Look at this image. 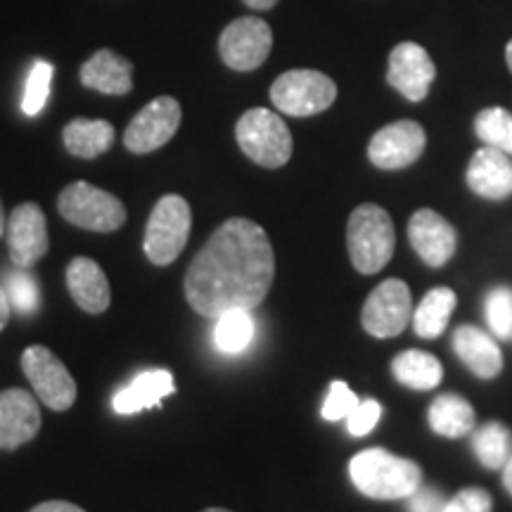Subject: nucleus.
<instances>
[{
    "instance_id": "obj_1",
    "label": "nucleus",
    "mask_w": 512,
    "mask_h": 512,
    "mask_svg": "<svg viewBox=\"0 0 512 512\" xmlns=\"http://www.w3.org/2000/svg\"><path fill=\"white\" fill-rule=\"evenodd\" d=\"M273 278L275 254L266 230L235 216L221 223L192 259L183 283L185 299L204 318L252 311L268 297Z\"/></svg>"
},
{
    "instance_id": "obj_2",
    "label": "nucleus",
    "mask_w": 512,
    "mask_h": 512,
    "mask_svg": "<svg viewBox=\"0 0 512 512\" xmlns=\"http://www.w3.org/2000/svg\"><path fill=\"white\" fill-rule=\"evenodd\" d=\"M349 477L363 496L375 501H401L422 484V470L415 460L394 456L384 448L356 453L349 463Z\"/></svg>"
},
{
    "instance_id": "obj_3",
    "label": "nucleus",
    "mask_w": 512,
    "mask_h": 512,
    "mask_svg": "<svg viewBox=\"0 0 512 512\" xmlns=\"http://www.w3.org/2000/svg\"><path fill=\"white\" fill-rule=\"evenodd\" d=\"M347 247L358 273L373 275L392 259L396 233L392 216L377 204H361L351 211L347 223Z\"/></svg>"
},
{
    "instance_id": "obj_4",
    "label": "nucleus",
    "mask_w": 512,
    "mask_h": 512,
    "mask_svg": "<svg viewBox=\"0 0 512 512\" xmlns=\"http://www.w3.org/2000/svg\"><path fill=\"white\" fill-rule=\"evenodd\" d=\"M235 138H238L240 150L245 157L264 169H280L290 162L294 143L292 133L280 114L266 107H254L247 110L238 119L235 126Z\"/></svg>"
},
{
    "instance_id": "obj_5",
    "label": "nucleus",
    "mask_w": 512,
    "mask_h": 512,
    "mask_svg": "<svg viewBox=\"0 0 512 512\" xmlns=\"http://www.w3.org/2000/svg\"><path fill=\"white\" fill-rule=\"evenodd\" d=\"M57 211L67 223L93 233H114L126 223L124 202L86 181L69 183L60 192Z\"/></svg>"
},
{
    "instance_id": "obj_6",
    "label": "nucleus",
    "mask_w": 512,
    "mask_h": 512,
    "mask_svg": "<svg viewBox=\"0 0 512 512\" xmlns=\"http://www.w3.org/2000/svg\"><path fill=\"white\" fill-rule=\"evenodd\" d=\"M192 209L181 195H164L152 209L145 228V256L155 266H169L188 245Z\"/></svg>"
},
{
    "instance_id": "obj_7",
    "label": "nucleus",
    "mask_w": 512,
    "mask_h": 512,
    "mask_svg": "<svg viewBox=\"0 0 512 512\" xmlns=\"http://www.w3.org/2000/svg\"><path fill=\"white\" fill-rule=\"evenodd\" d=\"M271 100L287 117H313L335 105L337 83L316 69H290L273 81Z\"/></svg>"
},
{
    "instance_id": "obj_8",
    "label": "nucleus",
    "mask_w": 512,
    "mask_h": 512,
    "mask_svg": "<svg viewBox=\"0 0 512 512\" xmlns=\"http://www.w3.org/2000/svg\"><path fill=\"white\" fill-rule=\"evenodd\" d=\"M22 370L34 394L53 411H69L76 401V382L53 351L43 344L27 347L22 354Z\"/></svg>"
},
{
    "instance_id": "obj_9",
    "label": "nucleus",
    "mask_w": 512,
    "mask_h": 512,
    "mask_svg": "<svg viewBox=\"0 0 512 512\" xmlns=\"http://www.w3.org/2000/svg\"><path fill=\"white\" fill-rule=\"evenodd\" d=\"M273 31L261 17H238L221 31L219 53L233 72H254L268 60Z\"/></svg>"
},
{
    "instance_id": "obj_10",
    "label": "nucleus",
    "mask_w": 512,
    "mask_h": 512,
    "mask_svg": "<svg viewBox=\"0 0 512 512\" xmlns=\"http://www.w3.org/2000/svg\"><path fill=\"white\" fill-rule=\"evenodd\" d=\"M413 320V297L411 287L399 278L384 280L370 292L363 304L361 323L368 335L380 339L399 337L406 325Z\"/></svg>"
},
{
    "instance_id": "obj_11",
    "label": "nucleus",
    "mask_w": 512,
    "mask_h": 512,
    "mask_svg": "<svg viewBox=\"0 0 512 512\" xmlns=\"http://www.w3.org/2000/svg\"><path fill=\"white\" fill-rule=\"evenodd\" d=\"M181 102L171 95H159L140 110L126 126L124 145L133 155H150L176 136L181 126Z\"/></svg>"
},
{
    "instance_id": "obj_12",
    "label": "nucleus",
    "mask_w": 512,
    "mask_h": 512,
    "mask_svg": "<svg viewBox=\"0 0 512 512\" xmlns=\"http://www.w3.org/2000/svg\"><path fill=\"white\" fill-rule=\"evenodd\" d=\"M5 238H8L10 261L15 268L29 271L43 256L48 254V221L43 209L34 202H24L12 209L5 226Z\"/></svg>"
},
{
    "instance_id": "obj_13",
    "label": "nucleus",
    "mask_w": 512,
    "mask_h": 512,
    "mask_svg": "<svg viewBox=\"0 0 512 512\" xmlns=\"http://www.w3.org/2000/svg\"><path fill=\"white\" fill-rule=\"evenodd\" d=\"M427 136L418 121L401 119L380 128L368 145V159L377 169L399 171L415 164L425 152Z\"/></svg>"
},
{
    "instance_id": "obj_14",
    "label": "nucleus",
    "mask_w": 512,
    "mask_h": 512,
    "mask_svg": "<svg viewBox=\"0 0 512 512\" xmlns=\"http://www.w3.org/2000/svg\"><path fill=\"white\" fill-rule=\"evenodd\" d=\"M434 79H437V67H434L430 53L418 43L403 41L389 53L387 81L406 100H425Z\"/></svg>"
},
{
    "instance_id": "obj_15",
    "label": "nucleus",
    "mask_w": 512,
    "mask_h": 512,
    "mask_svg": "<svg viewBox=\"0 0 512 512\" xmlns=\"http://www.w3.org/2000/svg\"><path fill=\"white\" fill-rule=\"evenodd\" d=\"M408 240L422 261L432 268L446 266L458 247L456 228L434 209H418L408 223Z\"/></svg>"
},
{
    "instance_id": "obj_16",
    "label": "nucleus",
    "mask_w": 512,
    "mask_h": 512,
    "mask_svg": "<svg viewBox=\"0 0 512 512\" xmlns=\"http://www.w3.org/2000/svg\"><path fill=\"white\" fill-rule=\"evenodd\" d=\"M41 432V408L27 389L0 392V451H15Z\"/></svg>"
},
{
    "instance_id": "obj_17",
    "label": "nucleus",
    "mask_w": 512,
    "mask_h": 512,
    "mask_svg": "<svg viewBox=\"0 0 512 512\" xmlns=\"http://www.w3.org/2000/svg\"><path fill=\"white\" fill-rule=\"evenodd\" d=\"M467 185L484 200H508L512 195V157L489 145L477 150L467 166Z\"/></svg>"
},
{
    "instance_id": "obj_18",
    "label": "nucleus",
    "mask_w": 512,
    "mask_h": 512,
    "mask_svg": "<svg viewBox=\"0 0 512 512\" xmlns=\"http://www.w3.org/2000/svg\"><path fill=\"white\" fill-rule=\"evenodd\" d=\"M79 79L102 95H128L133 91V64L117 50L102 48L81 64Z\"/></svg>"
},
{
    "instance_id": "obj_19",
    "label": "nucleus",
    "mask_w": 512,
    "mask_h": 512,
    "mask_svg": "<svg viewBox=\"0 0 512 512\" xmlns=\"http://www.w3.org/2000/svg\"><path fill=\"white\" fill-rule=\"evenodd\" d=\"M67 287L74 302L79 304V309L86 313L98 316V313L110 309V283H107V275L98 261L88 259V256H76L72 264L67 266Z\"/></svg>"
},
{
    "instance_id": "obj_20",
    "label": "nucleus",
    "mask_w": 512,
    "mask_h": 512,
    "mask_svg": "<svg viewBox=\"0 0 512 512\" xmlns=\"http://www.w3.org/2000/svg\"><path fill=\"white\" fill-rule=\"evenodd\" d=\"M453 349L479 380H494L501 375L503 354L489 332L479 330L475 325H460L453 335Z\"/></svg>"
},
{
    "instance_id": "obj_21",
    "label": "nucleus",
    "mask_w": 512,
    "mask_h": 512,
    "mask_svg": "<svg viewBox=\"0 0 512 512\" xmlns=\"http://www.w3.org/2000/svg\"><path fill=\"white\" fill-rule=\"evenodd\" d=\"M174 392V375L169 370H147V373H140L136 380L114 394L112 408L119 415H136L145 408H157L164 396Z\"/></svg>"
},
{
    "instance_id": "obj_22",
    "label": "nucleus",
    "mask_w": 512,
    "mask_h": 512,
    "mask_svg": "<svg viewBox=\"0 0 512 512\" xmlns=\"http://www.w3.org/2000/svg\"><path fill=\"white\" fill-rule=\"evenodd\" d=\"M114 126L105 119H74L64 126L62 143L72 157L95 159L114 145Z\"/></svg>"
},
{
    "instance_id": "obj_23",
    "label": "nucleus",
    "mask_w": 512,
    "mask_h": 512,
    "mask_svg": "<svg viewBox=\"0 0 512 512\" xmlns=\"http://www.w3.org/2000/svg\"><path fill=\"white\" fill-rule=\"evenodd\" d=\"M477 422L475 408L458 394H441L430 406V427L439 437L460 439L472 434Z\"/></svg>"
},
{
    "instance_id": "obj_24",
    "label": "nucleus",
    "mask_w": 512,
    "mask_h": 512,
    "mask_svg": "<svg viewBox=\"0 0 512 512\" xmlns=\"http://www.w3.org/2000/svg\"><path fill=\"white\" fill-rule=\"evenodd\" d=\"M458 297L451 287H434L425 294V299L413 309V328L422 339H437L444 335L448 320L456 309Z\"/></svg>"
},
{
    "instance_id": "obj_25",
    "label": "nucleus",
    "mask_w": 512,
    "mask_h": 512,
    "mask_svg": "<svg viewBox=\"0 0 512 512\" xmlns=\"http://www.w3.org/2000/svg\"><path fill=\"white\" fill-rule=\"evenodd\" d=\"M392 373L396 380L406 384V387L418 389V392H427V389H434L441 382L444 368H441L437 356L427 354V351L408 349L394 358Z\"/></svg>"
},
{
    "instance_id": "obj_26",
    "label": "nucleus",
    "mask_w": 512,
    "mask_h": 512,
    "mask_svg": "<svg viewBox=\"0 0 512 512\" xmlns=\"http://www.w3.org/2000/svg\"><path fill=\"white\" fill-rule=\"evenodd\" d=\"M472 448L486 470H503L512 453V432L503 422H486L472 430Z\"/></svg>"
},
{
    "instance_id": "obj_27",
    "label": "nucleus",
    "mask_w": 512,
    "mask_h": 512,
    "mask_svg": "<svg viewBox=\"0 0 512 512\" xmlns=\"http://www.w3.org/2000/svg\"><path fill=\"white\" fill-rule=\"evenodd\" d=\"M254 339V318L245 309L226 311L216 318L214 342L223 354H242Z\"/></svg>"
},
{
    "instance_id": "obj_28",
    "label": "nucleus",
    "mask_w": 512,
    "mask_h": 512,
    "mask_svg": "<svg viewBox=\"0 0 512 512\" xmlns=\"http://www.w3.org/2000/svg\"><path fill=\"white\" fill-rule=\"evenodd\" d=\"M475 133L484 145L512 157V114L503 107H486L477 114Z\"/></svg>"
},
{
    "instance_id": "obj_29",
    "label": "nucleus",
    "mask_w": 512,
    "mask_h": 512,
    "mask_svg": "<svg viewBox=\"0 0 512 512\" xmlns=\"http://www.w3.org/2000/svg\"><path fill=\"white\" fill-rule=\"evenodd\" d=\"M55 67L46 60H36L31 67L27 86H24V98H22V112L27 117H36L43 112L46 102L50 98V83H53Z\"/></svg>"
},
{
    "instance_id": "obj_30",
    "label": "nucleus",
    "mask_w": 512,
    "mask_h": 512,
    "mask_svg": "<svg viewBox=\"0 0 512 512\" xmlns=\"http://www.w3.org/2000/svg\"><path fill=\"white\" fill-rule=\"evenodd\" d=\"M484 316L491 332L498 339H512V290L510 287H496L486 294Z\"/></svg>"
},
{
    "instance_id": "obj_31",
    "label": "nucleus",
    "mask_w": 512,
    "mask_h": 512,
    "mask_svg": "<svg viewBox=\"0 0 512 512\" xmlns=\"http://www.w3.org/2000/svg\"><path fill=\"white\" fill-rule=\"evenodd\" d=\"M5 294H8V302L12 309L22 316H29L38 309V302H41V294H38V283L27 271L17 268L12 271L8 278H5Z\"/></svg>"
},
{
    "instance_id": "obj_32",
    "label": "nucleus",
    "mask_w": 512,
    "mask_h": 512,
    "mask_svg": "<svg viewBox=\"0 0 512 512\" xmlns=\"http://www.w3.org/2000/svg\"><path fill=\"white\" fill-rule=\"evenodd\" d=\"M358 401H361V399H358V396L351 392L347 382L335 380L330 384L328 396H325L323 408H320V415H323V418L328 422L347 420V415L354 411Z\"/></svg>"
},
{
    "instance_id": "obj_33",
    "label": "nucleus",
    "mask_w": 512,
    "mask_h": 512,
    "mask_svg": "<svg viewBox=\"0 0 512 512\" xmlns=\"http://www.w3.org/2000/svg\"><path fill=\"white\" fill-rule=\"evenodd\" d=\"M382 418V403L375 399L358 401L356 408L347 415V430L351 437H368Z\"/></svg>"
},
{
    "instance_id": "obj_34",
    "label": "nucleus",
    "mask_w": 512,
    "mask_h": 512,
    "mask_svg": "<svg viewBox=\"0 0 512 512\" xmlns=\"http://www.w3.org/2000/svg\"><path fill=\"white\" fill-rule=\"evenodd\" d=\"M494 510V501H491L489 491L479 489V486H470V489L458 491L456 496L448 498L444 512H491Z\"/></svg>"
},
{
    "instance_id": "obj_35",
    "label": "nucleus",
    "mask_w": 512,
    "mask_h": 512,
    "mask_svg": "<svg viewBox=\"0 0 512 512\" xmlns=\"http://www.w3.org/2000/svg\"><path fill=\"white\" fill-rule=\"evenodd\" d=\"M406 501L411 512H444L448 498L439 489H434V486L420 484L418 491H413Z\"/></svg>"
},
{
    "instance_id": "obj_36",
    "label": "nucleus",
    "mask_w": 512,
    "mask_h": 512,
    "mask_svg": "<svg viewBox=\"0 0 512 512\" xmlns=\"http://www.w3.org/2000/svg\"><path fill=\"white\" fill-rule=\"evenodd\" d=\"M31 512H86V510L67 501H46V503H38Z\"/></svg>"
},
{
    "instance_id": "obj_37",
    "label": "nucleus",
    "mask_w": 512,
    "mask_h": 512,
    "mask_svg": "<svg viewBox=\"0 0 512 512\" xmlns=\"http://www.w3.org/2000/svg\"><path fill=\"white\" fill-rule=\"evenodd\" d=\"M10 311H12V306L8 302V294H5L3 287H0V332H3L5 325H8Z\"/></svg>"
},
{
    "instance_id": "obj_38",
    "label": "nucleus",
    "mask_w": 512,
    "mask_h": 512,
    "mask_svg": "<svg viewBox=\"0 0 512 512\" xmlns=\"http://www.w3.org/2000/svg\"><path fill=\"white\" fill-rule=\"evenodd\" d=\"M242 3L256 12H266V10L275 8V5H278V0H242Z\"/></svg>"
},
{
    "instance_id": "obj_39",
    "label": "nucleus",
    "mask_w": 512,
    "mask_h": 512,
    "mask_svg": "<svg viewBox=\"0 0 512 512\" xmlns=\"http://www.w3.org/2000/svg\"><path fill=\"white\" fill-rule=\"evenodd\" d=\"M503 484H505V491L512 496V453H510L508 463L503 465Z\"/></svg>"
},
{
    "instance_id": "obj_40",
    "label": "nucleus",
    "mask_w": 512,
    "mask_h": 512,
    "mask_svg": "<svg viewBox=\"0 0 512 512\" xmlns=\"http://www.w3.org/2000/svg\"><path fill=\"white\" fill-rule=\"evenodd\" d=\"M5 226H8V216H5L3 200H0V238H3V235H5Z\"/></svg>"
},
{
    "instance_id": "obj_41",
    "label": "nucleus",
    "mask_w": 512,
    "mask_h": 512,
    "mask_svg": "<svg viewBox=\"0 0 512 512\" xmlns=\"http://www.w3.org/2000/svg\"><path fill=\"white\" fill-rule=\"evenodd\" d=\"M505 62H508V69L512 72V38H510L508 48H505Z\"/></svg>"
},
{
    "instance_id": "obj_42",
    "label": "nucleus",
    "mask_w": 512,
    "mask_h": 512,
    "mask_svg": "<svg viewBox=\"0 0 512 512\" xmlns=\"http://www.w3.org/2000/svg\"><path fill=\"white\" fill-rule=\"evenodd\" d=\"M202 512H230V510H223V508H207V510H202Z\"/></svg>"
}]
</instances>
